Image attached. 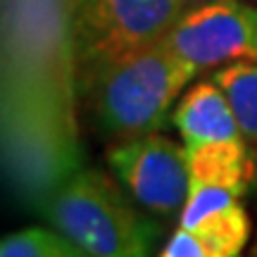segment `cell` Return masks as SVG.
I'll return each instance as SVG.
<instances>
[{"instance_id":"obj_3","label":"cell","mask_w":257,"mask_h":257,"mask_svg":"<svg viewBox=\"0 0 257 257\" xmlns=\"http://www.w3.org/2000/svg\"><path fill=\"white\" fill-rule=\"evenodd\" d=\"M186 12L181 0H67V27L79 83L162 43Z\"/></svg>"},{"instance_id":"obj_9","label":"cell","mask_w":257,"mask_h":257,"mask_svg":"<svg viewBox=\"0 0 257 257\" xmlns=\"http://www.w3.org/2000/svg\"><path fill=\"white\" fill-rule=\"evenodd\" d=\"M212 79L226 93L238 119L240 136L245 138L257 162V62H231L212 72Z\"/></svg>"},{"instance_id":"obj_1","label":"cell","mask_w":257,"mask_h":257,"mask_svg":"<svg viewBox=\"0 0 257 257\" xmlns=\"http://www.w3.org/2000/svg\"><path fill=\"white\" fill-rule=\"evenodd\" d=\"M195 76L191 64L157 43L102 67L79 86L102 136L128 141L165 126L172 105Z\"/></svg>"},{"instance_id":"obj_8","label":"cell","mask_w":257,"mask_h":257,"mask_svg":"<svg viewBox=\"0 0 257 257\" xmlns=\"http://www.w3.org/2000/svg\"><path fill=\"white\" fill-rule=\"evenodd\" d=\"M186 148V162L191 188L195 186H217L236 195H245L257 181V162L245 138L210 141Z\"/></svg>"},{"instance_id":"obj_12","label":"cell","mask_w":257,"mask_h":257,"mask_svg":"<svg viewBox=\"0 0 257 257\" xmlns=\"http://www.w3.org/2000/svg\"><path fill=\"white\" fill-rule=\"evenodd\" d=\"M184 3V8L188 10V8H195V5H202V3H207V0H181Z\"/></svg>"},{"instance_id":"obj_6","label":"cell","mask_w":257,"mask_h":257,"mask_svg":"<svg viewBox=\"0 0 257 257\" xmlns=\"http://www.w3.org/2000/svg\"><path fill=\"white\" fill-rule=\"evenodd\" d=\"M179 226L191 231L210 257H240L252 233L248 210L236 193L217 186H195L179 212Z\"/></svg>"},{"instance_id":"obj_4","label":"cell","mask_w":257,"mask_h":257,"mask_svg":"<svg viewBox=\"0 0 257 257\" xmlns=\"http://www.w3.org/2000/svg\"><path fill=\"white\" fill-rule=\"evenodd\" d=\"M162 43L198 74L257 62V8L243 0H207L186 10Z\"/></svg>"},{"instance_id":"obj_11","label":"cell","mask_w":257,"mask_h":257,"mask_svg":"<svg viewBox=\"0 0 257 257\" xmlns=\"http://www.w3.org/2000/svg\"><path fill=\"white\" fill-rule=\"evenodd\" d=\"M157 257H210V252L205 250V245L193 236L191 231L179 226L169 236V240L165 243V248L160 250Z\"/></svg>"},{"instance_id":"obj_7","label":"cell","mask_w":257,"mask_h":257,"mask_svg":"<svg viewBox=\"0 0 257 257\" xmlns=\"http://www.w3.org/2000/svg\"><path fill=\"white\" fill-rule=\"evenodd\" d=\"M172 121L184 138V146L243 138L226 93L212 76L184 91L172 112Z\"/></svg>"},{"instance_id":"obj_5","label":"cell","mask_w":257,"mask_h":257,"mask_svg":"<svg viewBox=\"0 0 257 257\" xmlns=\"http://www.w3.org/2000/svg\"><path fill=\"white\" fill-rule=\"evenodd\" d=\"M107 165L138 207L157 217H174L181 212L191 176L186 148L160 134L117 141L107 150Z\"/></svg>"},{"instance_id":"obj_13","label":"cell","mask_w":257,"mask_h":257,"mask_svg":"<svg viewBox=\"0 0 257 257\" xmlns=\"http://www.w3.org/2000/svg\"><path fill=\"white\" fill-rule=\"evenodd\" d=\"M248 257H257V240H255V245H252V250H250Z\"/></svg>"},{"instance_id":"obj_2","label":"cell","mask_w":257,"mask_h":257,"mask_svg":"<svg viewBox=\"0 0 257 257\" xmlns=\"http://www.w3.org/2000/svg\"><path fill=\"white\" fill-rule=\"evenodd\" d=\"M48 224L88 257H150L157 226L110 176L81 169L46 195Z\"/></svg>"},{"instance_id":"obj_10","label":"cell","mask_w":257,"mask_h":257,"mask_svg":"<svg viewBox=\"0 0 257 257\" xmlns=\"http://www.w3.org/2000/svg\"><path fill=\"white\" fill-rule=\"evenodd\" d=\"M0 257H88L55 229H22L8 233L0 243Z\"/></svg>"}]
</instances>
